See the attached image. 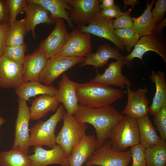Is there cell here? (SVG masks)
Returning <instances> with one entry per match:
<instances>
[{
	"mask_svg": "<svg viewBox=\"0 0 166 166\" xmlns=\"http://www.w3.org/2000/svg\"><path fill=\"white\" fill-rule=\"evenodd\" d=\"M31 2L41 5L51 14L50 17L55 20L61 18L65 19L71 28H74L70 19L69 12L72 7L68 4V0H29Z\"/></svg>",
	"mask_w": 166,
	"mask_h": 166,
	"instance_id": "cb8c5ba5",
	"label": "cell"
},
{
	"mask_svg": "<svg viewBox=\"0 0 166 166\" xmlns=\"http://www.w3.org/2000/svg\"><path fill=\"white\" fill-rule=\"evenodd\" d=\"M132 11L131 9H129L124 13L113 20V24L115 29H134V24L132 18L130 15Z\"/></svg>",
	"mask_w": 166,
	"mask_h": 166,
	"instance_id": "8d00e7d4",
	"label": "cell"
},
{
	"mask_svg": "<svg viewBox=\"0 0 166 166\" xmlns=\"http://www.w3.org/2000/svg\"><path fill=\"white\" fill-rule=\"evenodd\" d=\"M18 98L26 101L30 98L39 94L55 96L57 89L52 85L47 86L39 81L24 82L15 88Z\"/></svg>",
	"mask_w": 166,
	"mask_h": 166,
	"instance_id": "484cf974",
	"label": "cell"
},
{
	"mask_svg": "<svg viewBox=\"0 0 166 166\" xmlns=\"http://www.w3.org/2000/svg\"><path fill=\"white\" fill-rule=\"evenodd\" d=\"M55 21L54 29L42 41L39 47L43 51L48 59L59 54L69 33L63 19H58Z\"/></svg>",
	"mask_w": 166,
	"mask_h": 166,
	"instance_id": "5bb4252c",
	"label": "cell"
},
{
	"mask_svg": "<svg viewBox=\"0 0 166 166\" xmlns=\"http://www.w3.org/2000/svg\"><path fill=\"white\" fill-rule=\"evenodd\" d=\"M124 13L117 5L109 9L101 10L99 12L100 15L102 17L112 18H116Z\"/></svg>",
	"mask_w": 166,
	"mask_h": 166,
	"instance_id": "f35d334b",
	"label": "cell"
},
{
	"mask_svg": "<svg viewBox=\"0 0 166 166\" xmlns=\"http://www.w3.org/2000/svg\"><path fill=\"white\" fill-rule=\"evenodd\" d=\"M6 41V46H17L24 44L26 34L25 18L17 20L10 25Z\"/></svg>",
	"mask_w": 166,
	"mask_h": 166,
	"instance_id": "4dcf8cb0",
	"label": "cell"
},
{
	"mask_svg": "<svg viewBox=\"0 0 166 166\" xmlns=\"http://www.w3.org/2000/svg\"><path fill=\"white\" fill-rule=\"evenodd\" d=\"M85 57H69L58 54L47 61L38 81L42 84L49 86L60 76L75 65L83 63Z\"/></svg>",
	"mask_w": 166,
	"mask_h": 166,
	"instance_id": "52a82bcc",
	"label": "cell"
},
{
	"mask_svg": "<svg viewBox=\"0 0 166 166\" xmlns=\"http://www.w3.org/2000/svg\"><path fill=\"white\" fill-rule=\"evenodd\" d=\"M99 0H68L72 7L69 12L72 22L78 25L88 24L101 10Z\"/></svg>",
	"mask_w": 166,
	"mask_h": 166,
	"instance_id": "e0dca14e",
	"label": "cell"
},
{
	"mask_svg": "<svg viewBox=\"0 0 166 166\" xmlns=\"http://www.w3.org/2000/svg\"><path fill=\"white\" fill-rule=\"evenodd\" d=\"M148 92L146 87L134 90L127 86V103L121 113L135 119L148 115V100L146 96Z\"/></svg>",
	"mask_w": 166,
	"mask_h": 166,
	"instance_id": "7c38bea8",
	"label": "cell"
},
{
	"mask_svg": "<svg viewBox=\"0 0 166 166\" xmlns=\"http://www.w3.org/2000/svg\"><path fill=\"white\" fill-rule=\"evenodd\" d=\"M98 12L90 20L88 25H78V29L82 33L91 34L106 39L112 42L121 50L124 47L115 37L114 34L113 18L101 17Z\"/></svg>",
	"mask_w": 166,
	"mask_h": 166,
	"instance_id": "8fae6325",
	"label": "cell"
},
{
	"mask_svg": "<svg viewBox=\"0 0 166 166\" xmlns=\"http://www.w3.org/2000/svg\"><path fill=\"white\" fill-rule=\"evenodd\" d=\"M162 36L153 34L145 36L140 38L131 52L125 57L126 65L131 66L132 61L135 58L142 59L144 55L149 51L154 52L160 56L166 64V48Z\"/></svg>",
	"mask_w": 166,
	"mask_h": 166,
	"instance_id": "9c48e42d",
	"label": "cell"
},
{
	"mask_svg": "<svg viewBox=\"0 0 166 166\" xmlns=\"http://www.w3.org/2000/svg\"><path fill=\"white\" fill-rule=\"evenodd\" d=\"M26 48V45L24 43L19 46H6L3 55L13 61L22 65Z\"/></svg>",
	"mask_w": 166,
	"mask_h": 166,
	"instance_id": "d6a6232c",
	"label": "cell"
},
{
	"mask_svg": "<svg viewBox=\"0 0 166 166\" xmlns=\"http://www.w3.org/2000/svg\"><path fill=\"white\" fill-rule=\"evenodd\" d=\"M24 81L22 65L4 55L0 57V87L15 88Z\"/></svg>",
	"mask_w": 166,
	"mask_h": 166,
	"instance_id": "9a60e30c",
	"label": "cell"
},
{
	"mask_svg": "<svg viewBox=\"0 0 166 166\" xmlns=\"http://www.w3.org/2000/svg\"><path fill=\"white\" fill-rule=\"evenodd\" d=\"M18 109L15 122V138L12 148H20L28 153L30 145L29 123L30 119V108L26 101L18 98Z\"/></svg>",
	"mask_w": 166,
	"mask_h": 166,
	"instance_id": "30bf717a",
	"label": "cell"
},
{
	"mask_svg": "<svg viewBox=\"0 0 166 166\" xmlns=\"http://www.w3.org/2000/svg\"><path fill=\"white\" fill-rule=\"evenodd\" d=\"M34 153L29 155L31 161V166H47L58 164L61 166H70L69 158L59 145L56 144L50 150L42 146L34 147Z\"/></svg>",
	"mask_w": 166,
	"mask_h": 166,
	"instance_id": "4fadbf2b",
	"label": "cell"
},
{
	"mask_svg": "<svg viewBox=\"0 0 166 166\" xmlns=\"http://www.w3.org/2000/svg\"><path fill=\"white\" fill-rule=\"evenodd\" d=\"M98 147L95 136L85 135L72 150L69 158L70 166H82Z\"/></svg>",
	"mask_w": 166,
	"mask_h": 166,
	"instance_id": "44dd1931",
	"label": "cell"
},
{
	"mask_svg": "<svg viewBox=\"0 0 166 166\" xmlns=\"http://www.w3.org/2000/svg\"><path fill=\"white\" fill-rule=\"evenodd\" d=\"M145 149L140 143L132 147L129 150L132 160V166H147L145 155Z\"/></svg>",
	"mask_w": 166,
	"mask_h": 166,
	"instance_id": "d590c367",
	"label": "cell"
},
{
	"mask_svg": "<svg viewBox=\"0 0 166 166\" xmlns=\"http://www.w3.org/2000/svg\"><path fill=\"white\" fill-rule=\"evenodd\" d=\"M124 4V10H125L128 5H130L132 8H135L136 3L139 2L136 0H124L123 1Z\"/></svg>",
	"mask_w": 166,
	"mask_h": 166,
	"instance_id": "ee69618b",
	"label": "cell"
},
{
	"mask_svg": "<svg viewBox=\"0 0 166 166\" xmlns=\"http://www.w3.org/2000/svg\"><path fill=\"white\" fill-rule=\"evenodd\" d=\"M166 18L157 24L153 31L152 34L155 35L162 36L163 30L166 26Z\"/></svg>",
	"mask_w": 166,
	"mask_h": 166,
	"instance_id": "60d3db41",
	"label": "cell"
},
{
	"mask_svg": "<svg viewBox=\"0 0 166 166\" xmlns=\"http://www.w3.org/2000/svg\"><path fill=\"white\" fill-rule=\"evenodd\" d=\"M125 64V58L113 61L108 65L103 74H100L97 71L96 77L91 81L109 86H117L121 89H124L126 85L131 87L132 82L122 73V68Z\"/></svg>",
	"mask_w": 166,
	"mask_h": 166,
	"instance_id": "2e32d148",
	"label": "cell"
},
{
	"mask_svg": "<svg viewBox=\"0 0 166 166\" xmlns=\"http://www.w3.org/2000/svg\"><path fill=\"white\" fill-rule=\"evenodd\" d=\"M90 34L82 33L74 28L69 33L59 54L66 57H85L91 53Z\"/></svg>",
	"mask_w": 166,
	"mask_h": 166,
	"instance_id": "ba28073f",
	"label": "cell"
},
{
	"mask_svg": "<svg viewBox=\"0 0 166 166\" xmlns=\"http://www.w3.org/2000/svg\"><path fill=\"white\" fill-rule=\"evenodd\" d=\"M136 119L140 137V143L145 148H151L161 140L148 115Z\"/></svg>",
	"mask_w": 166,
	"mask_h": 166,
	"instance_id": "4316f807",
	"label": "cell"
},
{
	"mask_svg": "<svg viewBox=\"0 0 166 166\" xmlns=\"http://www.w3.org/2000/svg\"><path fill=\"white\" fill-rule=\"evenodd\" d=\"M132 159L130 151H121L113 147L109 140H106L97 148L86 162L87 166H128Z\"/></svg>",
	"mask_w": 166,
	"mask_h": 166,
	"instance_id": "8992f818",
	"label": "cell"
},
{
	"mask_svg": "<svg viewBox=\"0 0 166 166\" xmlns=\"http://www.w3.org/2000/svg\"><path fill=\"white\" fill-rule=\"evenodd\" d=\"M24 9L26 16L25 18L26 34L31 32L33 37L36 38L35 28L40 24L52 25L55 24L56 21L51 18L49 12L41 5L26 0Z\"/></svg>",
	"mask_w": 166,
	"mask_h": 166,
	"instance_id": "ac0fdd59",
	"label": "cell"
},
{
	"mask_svg": "<svg viewBox=\"0 0 166 166\" xmlns=\"http://www.w3.org/2000/svg\"><path fill=\"white\" fill-rule=\"evenodd\" d=\"M5 119L0 116V126L2 125L5 122Z\"/></svg>",
	"mask_w": 166,
	"mask_h": 166,
	"instance_id": "f6af8a7d",
	"label": "cell"
},
{
	"mask_svg": "<svg viewBox=\"0 0 166 166\" xmlns=\"http://www.w3.org/2000/svg\"><path fill=\"white\" fill-rule=\"evenodd\" d=\"M79 122L93 126L96 133L98 148L109 138L112 129L124 116L113 106L109 105L90 108L80 104L73 115Z\"/></svg>",
	"mask_w": 166,
	"mask_h": 166,
	"instance_id": "6da1fadb",
	"label": "cell"
},
{
	"mask_svg": "<svg viewBox=\"0 0 166 166\" xmlns=\"http://www.w3.org/2000/svg\"><path fill=\"white\" fill-rule=\"evenodd\" d=\"M48 59L39 48L25 56L22 64L24 82L38 81Z\"/></svg>",
	"mask_w": 166,
	"mask_h": 166,
	"instance_id": "ffe728a7",
	"label": "cell"
},
{
	"mask_svg": "<svg viewBox=\"0 0 166 166\" xmlns=\"http://www.w3.org/2000/svg\"><path fill=\"white\" fill-rule=\"evenodd\" d=\"M65 112L64 105H60L49 119L46 121L40 120L30 129V146L45 145L53 148L56 144L54 134L56 127L63 120Z\"/></svg>",
	"mask_w": 166,
	"mask_h": 166,
	"instance_id": "3957f363",
	"label": "cell"
},
{
	"mask_svg": "<svg viewBox=\"0 0 166 166\" xmlns=\"http://www.w3.org/2000/svg\"><path fill=\"white\" fill-rule=\"evenodd\" d=\"M101 3L99 7L101 10L109 9L115 6L114 0H100Z\"/></svg>",
	"mask_w": 166,
	"mask_h": 166,
	"instance_id": "b9f144b4",
	"label": "cell"
},
{
	"mask_svg": "<svg viewBox=\"0 0 166 166\" xmlns=\"http://www.w3.org/2000/svg\"><path fill=\"white\" fill-rule=\"evenodd\" d=\"M114 34L117 40L130 53L139 39V36L134 29H115Z\"/></svg>",
	"mask_w": 166,
	"mask_h": 166,
	"instance_id": "1f68e13d",
	"label": "cell"
},
{
	"mask_svg": "<svg viewBox=\"0 0 166 166\" xmlns=\"http://www.w3.org/2000/svg\"><path fill=\"white\" fill-rule=\"evenodd\" d=\"M9 12V25H11L17 20L18 15L24 12L26 4V0H7L6 1Z\"/></svg>",
	"mask_w": 166,
	"mask_h": 166,
	"instance_id": "836d02e7",
	"label": "cell"
},
{
	"mask_svg": "<svg viewBox=\"0 0 166 166\" xmlns=\"http://www.w3.org/2000/svg\"><path fill=\"white\" fill-rule=\"evenodd\" d=\"M145 155L147 166H166V140L146 148Z\"/></svg>",
	"mask_w": 166,
	"mask_h": 166,
	"instance_id": "f546056e",
	"label": "cell"
},
{
	"mask_svg": "<svg viewBox=\"0 0 166 166\" xmlns=\"http://www.w3.org/2000/svg\"><path fill=\"white\" fill-rule=\"evenodd\" d=\"M109 138L112 146L121 151H125L129 147L140 144L136 119L124 116L112 129Z\"/></svg>",
	"mask_w": 166,
	"mask_h": 166,
	"instance_id": "277c9868",
	"label": "cell"
},
{
	"mask_svg": "<svg viewBox=\"0 0 166 166\" xmlns=\"http://www.w3.org/2000/svg\"><path fill=\"white\" fill-rule=\"evenodd\" d=\"M155 6L151 11L154 21L157 25L163 19L166 11V0H157Z\"/></svg>",
	"mask_w": 166,
	"mask_h": 166,
	"instance_id": "74e56055",
	"label": "cell"
},
{
	"mask_svg": "<svg viewBox=\"0 0 166 166\" xmlns=\"http://www.w3.org/2000/svg\"><path fill=\"white\" fill-rule=\"evenodd\" d=\"M28 153L20 148H13L0 153V166H31Z\"/></svg>",
	"mask_w": 166,
	"mask_h": 166,
	"instance_id": "f1b7e54d",
	"label": "cell"
},
{
	"mask_svg": "<svg viewBox=\"0 0 166 166\" xmlns=\"http://www.w3.org/2000/svg\"><path fill=\"white\" fill-rule=\"evenodd\" d=\"M150 77L154 83L156 92L152 104L149 107V113L155 115L161 108L166 106V81L164 73L159 71L152 70Z\"/></svg>",
	"mask_w": 166,
	"mask_h": 166,
	"instance_id": "603a6c76",
	"label": "cell"
},
{
	"mask_svg": "<svg viewBox=\"0 0 166 166\" xmlns=\"http://www.w3.org/2000/svg\"><path fill=\"white\" fill-rule=\"evenodd\" d=\"M122 90L92 81L78 83L76 89L77 100L80 104L90 108L111 105L122 98Z\"/></svg>",
	"mask_w": 166,
	"mask_h": 166,
	"instance_id": "7a4b0ae2",
	"label": "cell"
},
{
	"mask_svg": "<svg viewBox=\"0 0 166 166\" xmlns=\"http://www.w3.org/2000/svg\"><path fill=\"white\" fill-rule=\"evenodd\" d=\"M125 57L119 51L117 48L113 47L105 43L98 46L96 52L89 53L85 57L84 61L81 63V66L91 65L97 69L107 64L110 59L114 58L118 60L124 59Z\"/></svg>",
	"mask_w": 166,
	"mask_h": 166,
	"instance_id": "7402d4cb",
	"label": "cell"
},
{
	"mask_svg": "<svg viewBox=\"0 0 166 166\" xmlns=\"http://www.w3.org/2000/svg\"><path fill=\"white\" fill-rule=\"evenodd\" d=\"M9 23L0 24V57L3 55L6 41L10 28Z\"/></svg>",
	"mask_w": 166,
	"mask_h": 166,
	"instance_id": "ab89813d",
	"label": "cell"
},
{
	"mask_svg": "<svg viewBox=\"0 0 166 166\" xmlns=\"http://www.w3.org/2000/svg\"><path fill=\"white\" fill-rule=\"evenodd\" d=\"M60 103L55 96L41 95L32 102L30 108V120H39L49 112L56 111Z\"/></svg>",
	"mask_w": 166,
	"mask_h": 166,
	"instance_id": "d4e9b609",
	"label": "cell"
},
{
	"mask_svg": "<svg viewBox=\"0 0 166 166\" xmlns=\"http://www.w3.org/2000/svg\"><path fill=\"white\" fill-rule=\"evenodd\" d=\"M58 84L59 88L55 96L60 103H62L66 112L73 116L79 105L76 94L78 83L71 81L64 73Z\"/></svg>",
	"mask_w": 166,
	"mask_h": 166,
	"instance_id": "d6986e66",
	"label": "cell"
},
{
	"mask_svg": "<svg viewBox=\"0 0 166 166\" xmlns=\"http://www.w3.org/2000/svg\"><path fill=\"white\" fill-rule=\"evenodd\" d=\"M6 18L5 4L2 1L0 0V22L5 20Z\"/></svg>",
	"mask_w": 166,
	"mask_h": 166,
	"instance_id": "7bdbcfd3",
	"label": "cell"
},
{
	"mask_svg": "<svg viewBox=\"0 0 166 166\" xmlns=\"http://www.w3.org/2000/svg\"><path fill=\"white\" fill-rule=\"evenodd\" d=\"M155 2L154 0H152L150 3L147 2L146 8L144 10L143 14L138 18H132L134 30L137 33L139 38L152 35L156 25L151 12L152 7Z\"/></svg>",
	"mask_w": 166,
	"mask_h": 166,
	"instance_id": "83f0119b",
	"label": "cell"
},
{
	"mask_svg": "<svg viewBox=\"0 0 166 166\" xmlns=\"http://www.w3.org/2000/svg\"><path fill=\"white\" fill-rule=\"evenodd\" d=\"M153 123L156 129L160 134V139L166 140V106L163 107L160 110L154 115Z\"/></svg>",
	"mask_w": 166,
	"mask_h": 166,
	"instance_id": "e575fe53",
	"label": "cell"
},
{
	"mask_svg": "<svg viewBox=\"0 0 166 166\" xmlns=\"http://www.w3.org/2000/svg\"><path fill=\"white\" fill-rule=\"evenodd\" d=\"M62 127L56 137L60 146L69 158L73 149L86 135L87 124L77 121L73 115L65 112Z\"/></svg>",
	"mask_w": 166,
	"mask_h": 166,
	"instance_id": "5b68a950",
	"label": "cell"
}]
</instances>
